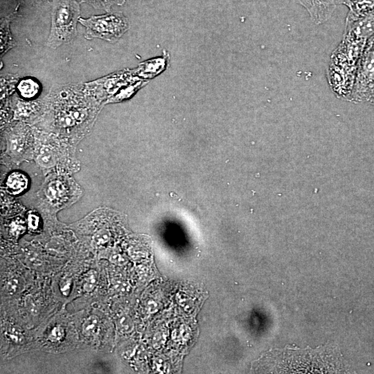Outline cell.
<instances>
[{
	"mask_svg": "<svg viewBox=\"0 0 374 374\" xmlns=\"http://www.w3.org/2000/svg\"><path fill=\"white\" fill-rule=\"evenodd\" d=\"M80 3H86L96 9L109 12L112 6H121L125 3V0H80Z\"/></svg>",
	"mask_w": 374,
	"mask_h": 374,
	"instance_id": "12",
	"label": "cell"
},
{
	"mask_svg": "<svg viewBox=\"0 0 374 374\" xmlns=\"http://www.w3.org/2000/svg\"><path fill=\"white\" fill-rule=\"evenodd\" d=\"M98 320L95 316L88 318L83 324V332L85 335H92L98 327Z\"/></svg>",
	"mask_w": 374,
	"mask_h": 374,
	"instance_id": "13",
	"label": "cell"
},
{
	"mask_svg": "<svg viewBox=\"0 0 374 374\" xmlns=\"http://www.w3.org/2000/svg\"><path fill=\"white\" fill-rule=\"evenodd\" d=\"M337 5H344L348 9L347 16L359 18L374 12V0H336Z\"/></svg>",
	"mask_w": 374,
	"mask_h": 374,
	"instance_id": "7",
	"label": "cell"
},
{
	"mask_svg": "<svg viewBox=\"0 0 374 374\" xmlns=\"http://www.w3.org/2000/svg\"><path fill=\"white\" fill-rule=\"evenodd\" d=\"M38 220L34 215H30L29 217V225L31 228L35 229L37 226Z\"/></svg>",
	"mask_w": 374,
	"mask_h": 374,
	"instance_id": "18",
	"label": "cell"
},
{
	"mask_svg": "<svg viewBox=\"0 0 374 374\" xmlns=\"http://www.w3.org/2000/svg\"><path fill=\"white\" fill-rule=\"evenodd\" d=\"M168 60L169 55L165 51L161 56L154 57L140 63L133 70L137 77L144 80H148L165 71L168 66Z\"/></svg>",
	"mask_w": 374,
	"mask_h": 374,
	"instance_id": "6",
	"label": "cell"
},
{
	"mask_svg": "<svg viewBox=\"0 0 374 374\" xmlns=\"http://www.w3.org/2000/svg\"><path fill=\"white\" fill-rule=\"evenodd\" d=\"M9 336L10 339L15 342H20L22 339L21 334L15 328H12V330L10 331Z\"/></svg>",
	"mask_w": 374,
	"mask_h": 374,
	"instance_id": "17",
	"label": "cell"
},
{
	"mask_svg": "<svg viewBox=\"0 0 374 374\" xmlns=\"http://www.w3.org/2000/svg\"><path fill=\"white\" fill-rule=\"evenodd\" d=\"M79 23L85 27L87 39L98 38L112 44L116 43L130 28L127 18L119 12L80 17Z\"/></svg>",
	"mask_w": 374,
	"mask_h": 374,
	"instance_id": "2",
	"label": "cell"
},
{
	"mask_svg": "<svg viewBox=\"0 0 374 374\" xmlns=\"http://www.w3.org/2000/svg\"><path fill=\"white\" fill-rule=\"evenodd\" d=\"M28 180L25 175L20 172H13L8 178L7 186L10 191L14 194L22 192L27 186Z\"/></svg>",
	"mask_w": 374,
	"mask_h": 374,
	"instance_id": "11",
	"label": "cell"
},
{
	"mask_svg": "<svg viewBox=\"0 0 374 374\" xmlns=\"http://www.w3.org/2000/svg\"><path fill=\"white\" fill-rule=\"evenodd\" d=\"M12 15L7 16L1 20V57L16 45L10 29Z\"/></svg>",
	"mask_w": 374,
	"mask_h": 374,
	"instance_id": "9",
	"label": "cell"
},
{
	"mask_svg": "<svg viewBox=\"0 0 374 374\" xmlns=\"http://www.w3.org/2000/svg\"><path fill=\"white\" fill-rule=\"evenodd\" d=\"M368 102H370L371 104L374 105V91L371 96V97L369 98Z\"/></svg>",
	"mask_w": 374,
	"mask_h": 374,
	"instance_id": "19",
	"label": "cell"
},
{
	"mask_svg": "<svg viewBox=\"0 0 374 374\" xmlns=\"http://www.w3.org/2000/svg\"><path fill=\"white\" fill-rule=\"evenodd\" d=\"M80 15V3L77 0H53L51 28L46 45L56 48L72 42L77 36Z\"/></svg>",
	"mask_w": 374,
	"mask_h": 374,
	"instance_id": "1",
	"label": "cell"
},
{
	"mask_svg": "<svg viewBox=\"0 0 374 374\" xmlns=\"http://www.w3.org/2000/svg\"><path fill=\"white\" fill-rule=\"evenodd\" d=\"M62 335V329L60 327H55V328H53L50 335V339L53 341H57L61 339Z\"/></svg>",
	"mask_w": 374,
	"mask_h": 374,
	"instance_id": "16",
	"label": "cell"
},
{
	"mask_svg": "<svg viewBox=\"0 0 374 374\" xmlns=\"http://www.w3.org/2000/svg\"><path fill=\"white\" fill-rule=\"evenodd\" d=\"M20 287L19 280L16 278H11L7 283V291L10 294L15 293Z\"/></svg>",
	"mask_w": 374,
	"mask_h": 374,
	"instance_id": "15",
	"label": "cell"
},
{
	"mask_svg": "<svg viewBox=\"0 0 374 374\" xmlns=\"http://www.w3.org/2000/svg\"><path fill=\"white\" fill-rule=\"evenodd\" d=\"M308 12L311 20L317 25L327 21L337 6L336 0H294Z\"/></svg>",
	"mask_w": 374,
	"mask_h": 374,
	"instance_id": "5",
	"label": "cell"
},
{
	"mask_svg": "<svg viewBox=\"0 0 374 374\" xmlns=\"http://www.w3.org/2000/svg\"><path fill=\"white\" fill-rule=\"evenodd\" d=\"M374 91V35L368 41L359 60L349 100L368 101Z\"/></svg>",
	"mask_w": 374,
	"mask_h": 374,
	"instance_id": "3",
	"label": "cell"
},
{
	"mask_svg": "<svg viewBox=\"0 0 374 374\" xmlns=\"http://www.w3.org/2000/svg\"><path fill=\"white\" fill-rule=\"evenodd\" d=\"M96 280L97 276L96 271L93 270L89 271L86 274L83 283L84 289L86 290V292H90L93 290Z\"/></svg>",
	"mask_w": 374,
	"mask_h": 374,
	"instance_id": "14",
	"label": "cell"
},
{
	"mask_svg": "<svg viewBox=\"0 0 374 374\" xmlns=\"http://www.w3.org/2000/svg\"><path fill=\"white\" fill-rule=\"evenodd\" d=\"M148 83L147 80H139L130 83L119 90L114 96L109 99V102H118L131 98L141 88Z\"/></svg>",
	"mask_w": 374,
	"mask_h": 374,
	"instance_id": "10",
	"label": "cell"
},
{
	"mask_svg": "<svg viewBox=\"0 0 374 374\" xmlns=\"http://www.w3.org/2000/svg\"><path fill=\"white\" fill-rule=\"evenodd\" d=\"M16 90L20 97L24 99H33L41 92V84L33 77H26L18 80Z\"/></svg>",
	"mask_w": 374,
	"mask_h": 374,
	"instance_id": "8",
	"label": "cell"
},
{
	"mask_svg": "<svg viewBox=\"0 0 374 374\" xmlns=\"http://www.w3.org/2000/svg\"><path fill=\"white\" fill-rule=\"evenodd\" d=\"M139 80L133 69H124L84 83V85L91 96H107L116 94L123 87Z\"/></svg>",
	"mask_w": 374,
	"mask_h": 374,
	"instance_id": "4",
	"label": "cell"
}]
</instances>
